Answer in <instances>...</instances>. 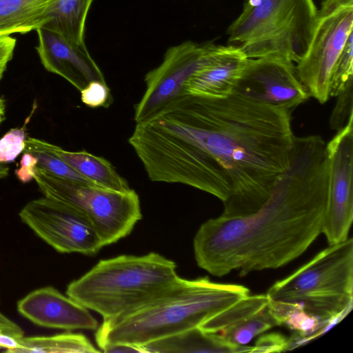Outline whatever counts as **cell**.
Wrapping results in <instances>:
<instances>
[{
	"label": "cell",
	"mask_w": 353,
	"mask_h": 353,
	"mask_svg": "<svg viewBox=\"0 0 353 353\" xmlns=\"http://www.w3.org/2000/svg\"><path fill=\"white\" fill-rule=\"evenodd\" d=\"M290 112L235 93L183 94L136 123L128 142L150 181L197 188L223 203L221 216H243L288 168Z\"/></svg>",
	"instance_id": "obj_1"
},
{
	"label": "cell",
	"mask_w": 353,
	"mask_h": 353,
	"mask_svg": "<svg viewBox=\"0 0 353 353\" xmlns=\"http://www.w3.org/2000/svg\"><path fill=\"white\" fill-rule=\"evenodd\" d=\"M329 165L318 135L294 137L290 164L269 198L243 216L204 222L193 248L197 265L215 276L276 269L301 255L322 233Z\"/></svg>",
	"instance_id": "obj_2"
},
{
	"label": "cell",
	"mask_w": 353,
	"mask_h": 353,
	"mask_svg": "<svg viewBox=\"0 0 353 353\" xmlns=\"http://www.w3.org/2000/svg\"><path fill=\"white\" fill-rule=\"evenodd\" d=\"M250 294L248 288L211 281L208 277L179 278L143 303L103 320L95 340L101 349L112 344L143 347L152 341L199 327Z\"/></svg>",
	"instance_id": "obj_3"
},
{
	"label": "cell",
	"mask_w": 353,
	"mask_h": 353,
	"mask_svg": "<svg viewBox=\"0 0 353 353\" xmlns=\"http://www.w3.org/2000/svg\"><path fill=\"white\" fill-rule=\"evenodd\" d=\"M176 270L174 261L156 252L121 255L99 261L68 285L66 294L108 319L173 284L180 278Z\"/></svg>",
	"instance_id": "obj_4"
},
{
	"label": "cell",
	"mask_w": 353,
	"mask_h": 353,
	"mask_svg": "<svg viewBox=\"0 0 353 353\" xmlns=\"http://www.w3.org/2000/svg\"><path fill=\"white\" fill-rule=\"evenodd\" d=\"M317 10L314 0H247L228 28V41L248 59L297 63L308 48Z\"/></svg>",
	"instance_id": "obj_5"
},
{
	"label": "cell",
	"mask_w": 353,
	"mask_h": 353,
	"mask_svg": "<svg viewBox=\"0 0 353 353\" xmlns=\"http://www.w3.org/2000/svg\"><path fill=\"white\" fill-rule=\"evenodd\" d=\"M270 301L298 303L326 330L341 321L353 303V239L329 245L268 290Z\"/></svg>",
	"instance_id": "obj_6"
},
{
	"label": "cell",
	"mask_w": 353,
	"mask_h": 353,
	"mask_svg": "<svg viewBox=\"0 0 353 353\" xmlns=\"http://www.w3.org/2000/svg\"><path fill=\"white\" fill-rule=\"evenodd\" d=\"M34 179L45 196L81 212L92 223L103 245L128 236L142 218L139 195L55 176L36 167Z\"/></svg>",
	"instance_id": "obj_7"
},
{
	"label": "cell",
	"mask_w": 353,
	"mask_h": 353,
	"mask_svg": "<svg viewBox=\"0 0 353 353\" xmlns=\"http://www.w3.org/2000/svg\"><path fill=\"white\" fill-rule=\"evenodd\" d=\"M352 33L353 0H323L308 48L296 66L298 78L309 95L321 103L330 98L331 70Z\"/></svg>",
	"instance_id": "obj_8"
},
{
	"label": "cell",
	"mask_w": 353,
	"mask_h": 353,
	"mask_svg": "<svg viewBox=\"0 0 353 353\" xmlns=\"http://www.w3.org/2000/svg\"><path fill=\"white\" fill-rule=\"evenodd\" d=\"M39 237L61 253L97 254L104 245L90 221L77 209L43 196L27 203L19 214Z\"/></svg>",
	"instance_id": "obj_9"
},
{
	"label": "cell",
	"mask_w": 353,
	"mask_h": 353,
	"mask_svg": "<svg viewBox=\"0 0 353 353\" xmlns=\"http://www.w3.org/2000/svg\"><path fill=\"white\" fill-rule=\"evenodd\" d=\"M353 117L326 143L328 193L322 233L329 245L344 241L353 219Z\"/></svg>",
	"instance_id": "obj_10"
},
{
	"label": "cell",
	"mask_w": 353,
	"mask_h": 353,
	"mask_svg": "<svg viewBox=\"0 0 353 353\" xmlns=\"http://www.w3.org/2000/svg\"><path fill=\"white\" fill-rule=\"evenodd\" d=\"M212 44L186 41L166 50L161 64L145 76V92L134 106L136 123L184 94L185 83L205 61Z\"/></svg>",
	"instance_id": "obj_11"
},
{
	"label": "cell",
	"mask_w": 353,
	"mask_h": 353,
	"mask_svg": "<svg viewBox=\"0 0 353 353\" xmlns=\"http://www.w3.org/2000/svg\"><path fill=\"white\" fill-rule=\"evenodd\" d=\"M232 93L290 112L310 97L294 63L272 57L249 59Z\"/></svg>",
	"instance_id": "obj_12"
},
{
	"label": "cell",
	"mask_w": 353,
	"mask_h": 353,
	"mask_svg": "<svg viewBox=\"0 0 353 353\" xmlns=\"http://www.w3.org/2000/svg\"><path fill=\"white\" fill-rule=\"evenodd\" d=\"M36 30L39 39L36 50L42 65L48 72L62 77L79 91L92 81L105 83L85 43H72L46 28H39Z\"/></svg>",
	"instance_id": "obj_13"
},
{
	"label": "cell",
	"mask_w": 353,
	"mask_h": 353,
	"mask_svg": "<svg viewBox=\"0 0 353 353\" xmlns=\"http://www.w3.org/2000/svg\"><path fill=\"white\" fill-rule=\"evenodd\" d=\"M279 326L265 294L248 295L219 312L199 327L230 343L247 345L254 338Z\"/></svg>",
	"instance_id": "obj_14"
},
{
	"label": "cell",
	"mask_w": 353,
	"mask_h": 353,
	"mask_svg": "<svg viewBox=\"0 0 353 353\" xmlns=\"http://www.w3.org/2000/svg\"><path fill=\"white\" fill-rule=\"evenodd\" d=\"M17 311L33 323L66 330H96L88 309L51 286L35 290L17 303Z\"/></svg>",
	"instance_id": "obj_15"
},
{
	"label": "cell",
	"mask_w": 353,
	"mask_h": 353,
	"mask_svg": "<svg viewBox=\"0 0 353 353\" xmlns=\"http://www.w3.org/2000/svg\"><path fill=\"white\" fill-rule=\"evenodd\" d=\"M248 59L244 52L234 45L213 43L205 61L185 83L184 94L213 98L230 96Z\"/></svg>",
	"instance_id": "obj_16"
},
{
	"label": "cell",
	"mask_w": 353,
	"mask_h": 353,
	"mask_svg": "<svg viewBox=\"0 0 353 353\" xmlns=\"http://www.w3.org/2000/svg\"><path fill=\"white\" fill-rule=\"evenodd\" d=\"M143 348L147 353H251L252 346L230 343L219 334L196 327L149 343Z\"/></svg>",
	"instance_id": "obj_17"
},
{
	"label": "cell",
	"mask_w": 353,
	"mask_h": 353,
	"mask_svg": "<svg viewBox=\"0 0 353 353\" xmlns=\"http://www.w3.org/2000/svg\"><path fill=\"white\" fill-rule=\"evenodd\" d=\"M41 144L96 185L117 191H128V182L105 159L86 151L71 152L40 139Z\"/></svg>",
	"instance_id": "obj_18"
},
{
	"label": "cell",
	"mask_w": 353,
	"mask_h": 353,
	"mask_svg": "<svg viewBox=\"0 0 353 353\" xmlns=\"http://www.w3.org/2000/svg\"><path fill=\"white\" fill-rule=\"evenodd\" d=\"M94 0H54L41 28L77 44L85 43V21Z\"/></svg>",
	"instance_id": "obj_19"
},
{
	"label": "cell",
	"mask_w": 353,
	"mask_h": 353,
	"mask_svg": "<svg viewBox=\"0 0 353 353\" xmlns=\"http://www.w3.org/2000/svg\"><path fill=\"white\" fill-rule=\"evenodd\" d=\"M54 0H0V37L41 28Z\"/></svg>",
	"instance_id": "obj_20"
},
{
	"label": "cell",
	"mask_w": 353,
	"mask_h": 353,
	"mask_svg": "<svg viewBox=\"0 0 353 353\" xmlns=\"http://www.w3.org/2000/svg\"><path fill=\"white\" fill-rule=\"evenodd\" d=\"M20 347L12 353H92L100 352L83 334L65 332L48 336H23Z\"/></svg>",
	"instance_id": "obj_21"
},
{
	"label": "cell",
	"mask_w": 353,
	"mask_h": 353,
	"mask_svg": "<svg viewBox=\"0 0 353 353\" xmlns=\"http://www.w3.org/2000/svg\"><path fill=\"white\" fill-rule=\"evenodd\" d=\"M23 152H29L37 158V167L55 176L80 183L97 185L45 148L39 139L26 138Z\"/></svg>",
	"instance_id": "obj_22"
},
{
	"label": "cell",
	"mask_w": 353,
	"mask_h": 353,
	"mask_svg": "<svg viewBox=\"0 0 353 353\" xmlns=\"http://www.w3.org/2000/svg\"><path fill=\"white\" fill-rule=\"evenodd\" d=\"M353 77V33L331 70L328 81L329 97H337L352 80Z\"/></svg>",
	"instance_id": "obj_23"
},
{
	"label": "cell",
	"mask_w": 353,
	"mask_h": 353,
	"mask_svg": "<svg viewBox=\"0 0 353 353\" xmlns=\"http://www.w3.org/2000/svg\"><path fill=\"white\" fill-rule=\"evenodd\" d=\"M12 128L0 139V163L13 161L25 148V126Z\"/></svg>",
	"instance_id": "obj_24"
},
{
	"label": "cell",
	"mask_w": 353,
	"mask_h": 353,
	"mask_svg": "<svg viewBox=\"0 0 353 353\" xmlns=\"http://www.w3.org/2000/svg\"><path fill=\"white\" fill-rule=\"evenodd\" d=\"M352 98V80H351L344 90L337 96L336 103L330 120V128L332 130L339 131L353 117Z\"/></svg>",
	"instance_id": "obj_25"
},
{
	"label": "cell",
	"mask_w": 353,
	"mask_h": 353,
	"mask_svg": "<svg viewBox=\"0 0 353 353\" xmlns=\"http://www.w3.org/2000/svg\"><path fill=\"white\" fill-rule=\"evenodd\" d=\"M80 93L83 103L92 108H108L113 102L110 90L104 82L92 81Z\"/></svg>",
	"instance_id": "obj_26"
},
{
	"label": "cell",
	"mask_w": 353,
	"mask_h": 353,
	"mask_svg": "<svg viewBox=\"0 0 353 353\" xmlns=\"http://www.w3.org/2000/svg\"><path fill=\"white\" fill-rule=\"evenodd\" d=\"M289 350L290 339L280 333L272 332L261 334L252 346L251 353L281 352Z\"/></svg>",
	"instance_id": "obj_27"
},
{
	"label": "cell",
	"mask_w": 353,
	"mask_h": 353,
	"mask_svg": "<svg viewBox=\"0 0 353 353\" xmlns=\"http://www.w3.org/2000/svg\"><path fill=\"white\" fill-rule=\"evenodd\" d=\"M37 164V158L32 154L24 152L20 161V167L15 170L18 179L22 183H28L34 179Z\"/></svg>",
	"instance_id": "obj_28"
},
{
	"label": "cell",
	"mask_w": 353,
	"mask_h": 353,
	"mask_svg": "<svg viewBox=\"0 0 353 353\" xmlns=\"http://www.w3.org/2000/svg\"><path fill=\"white\" fill-rule=\"evenodd\" d=\"M16 39L10 36L0 37V80L8 62L12 59Z\"/></svg>",
	"instance_id": "obj_29"
},
{
	"label": "cell",
	"mask_w": 353,
	"mask_h": 353,
	"mask_svg": "<svg viewBox=\"0 0 353 353\" xmlns=\"http://www.w3.org/2000/svg\"><path fill=\"white\" fill-rule=\"evenodd\" d=\"M0 333L20 339L23 336V330L14 322L0 312Z\"/></svg>",
	"instance_id": "obj_30"
},
{
	"label": "cell",
	"mask_w": 353,
	"mask_h": 353,
	"mask_svg": "<svg viewBox=\"0 0 353 353\" xmlns=\"http://www.w3.org/2000/svg\"><path fill=\"white\" fill-rule=\"evenodd\" d=\"M101 351L104 352H145L141 347L127 344H112L105 346Z\"/></svg>",
	"instance_id": "obj_31"
},
{
	"label": "cell",
	"mask_w": 353,
	"mask_h": 353,
	"mask_svg": "<svg viewBox=\"0 0 353 353\" xmlns=\"http://www.w3.org/2000/svg\"><path fill=\"white\" fill-rule=\"evenodd\" d=\"M20 347L18 339L4 334L0 333V349H4L6 352H12Z\"/></svg>",
	"instance_id": "obj_32"
},
{
	"label": "cell",
	"mask_w": 353,
	"mask_h": 353,
	"mask_svg": "<svg viewBox=\"0 0 353 353\" xmlns=\"http://www.w3.org/2000/svg\"><path fill=\"white\" fill-rule=\"evenodd\" d=\"M9 173V168L6 163H0V179L6 177Z\"/></svg>",
	"instance_id": "obj_33"
},
{
	"label": "cell",
	"mask_w": 353,
	"mask_h": 353,
	"mask_svg": "<svg viewBox=\"0 0 353 353\" xmlns=\"http://www.w3.org/2000/svg\"><path fill=\"white\" fill-rule=\"evenodd\" d=\"M5 119V101L0 98V125Z\"/></svg>",
	"instance_id": "obj_34"
}]
</instances>
